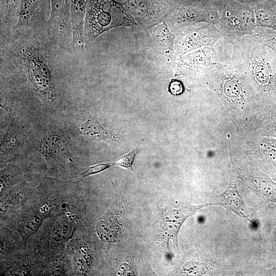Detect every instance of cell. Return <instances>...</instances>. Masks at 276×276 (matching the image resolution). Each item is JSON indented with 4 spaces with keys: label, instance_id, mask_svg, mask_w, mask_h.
Wrapping results in <instances>:
<instances>
[{
    "label": "cell",
    "instance_id": "obj_1",
    "mask_svg": "<svg viewBox=\"0 0 276 276\" xmlns=\"http://www.w3.org/2000/svg\"><path fill=\"white\" fill-rule=\"evenodd\" d=\"M217 6L223 37L232 40L251 35L256 27L253 7L235 0H222Z\"/></svg>",
    "mask_w": 276,
    "mask_h": 276
},
{
    "label": "cell",
    "instance_id": "obj_2",
    "mask_svg": "<svg viewBox=\"0 0 276 276\" xmlns=\"http://www.w3.org/2000/svg\"><path fill=\"white\" fill-rule=\"evenodd\" d=\"M20 55L30 80L39 95L45 100H54L55 94L51 72L42 55L33 47L22 49Z\"/></svg>",
    "mask_w": 276,
    "mask_h": 276
},
{
    "label": "cell",
    "instance_id": "obj_3",
    "mask_svg": "<svg viewBox=\"0 0 276 276\" xmlns=\"http://www.w3.org/2000/svg\"><path fill=\"white\" fill-rule=\"evenodd\" d=\"M222 37L223 34L216 24H206L183 33L178 42V50L183 54L199 48L212 47Z\"/></svg>",
    "mask_w": 276,
    "mask_h": 276
},
{
    "label": "cell",
    "instance_id": "obj_4",
    "mask_svg": "<svg viewBox=\"0 0 276 276\" xmlns=\"http://www.w3.org/2000/svg\"><path fill=\"white\" fill-rule=\"evenodd\" d=\"M207 205L183 206L177 209H169L163 212L160 226L162 236L167 243L171 240L176 248L179 249L177 237L182 224L189 217Z\"/></svg>",
    "mask_w": 276,
    "mask_h": 276
},
{
    "label": "cell",
    "instance_id": "obj_5",
    "mask_svg": "<svg viewBox=\"0 0 276 276\" xmlns=\"http://www.w3.org/2000/svg\"><path fill=\"white\" fill-rule=\"evenodd\" d=\"M176 20L182 24L196 22L218 24L219 12L214 6H189L179 8L176 11Z\"/></svg>",
    "mask_w": 276,
    "mask_h": 276
},
{
    "label": "cell",
    "instance_id": "obj_6",
    "mask_svg": "<svg viewBox=\"0 0 276 276\" xmlns=\"http://www.w3.org/2000/svg\"><path fill=\"white\" fill-rule=\"evenodd\" d=\"M212 204H219L254 223L255 219L252 209L245 203L236 186H230L223 193L212 198Z\"/></svg>",
    "mask_w": 276,
    "mask_h": 276
},
{
    "label": "cell",
    "instance_id": "obj_7",
    "mask_svg": "<svg viewBox=\"0 0 276 276\" xmlns=\"http://www.w3.org/2000/svg\"><path fill=\"white\" fill-rule=\"evenodd\" d=\"M86 5L87 0H70L73 43L78 49L83 45L84 16Z\"/></svg>",
    "mask_w": 276,
    "mask_h": 276
},
{
    "label": "cell",
    "instance_id": "obj_8",
    "mask_svg": "<svg viewBox=\"0 0 276 276\" xmlns=\"http://www.w3.org/2000/svg\"><path fill=\"white\" fill-rule=\"evenodd\" d=\"M125 5L134 15L141 19H151L163 10V0H127Z\"/></svg>",
    "mask_w": 276,
    "mask_h": 276
},
{
    "label": "cell",
    "instance_id": "obj_9",
    "mask_svg": "<svg viewBox=\"0 0 276 276\" xmlns=\"http://www.w3.org/2000/svg\"><path fill=\"white\" fill-rule=\"evenodd\" d=\"M252 7L256 27L276 30V0H267Z\"/></svg>",
    "mask_w": 276,
    "mask_h": 276
},
{
    "label": "cell",
    "instance_id": "obj_10",
    "mask_svg": "<svg viewBox=\"0 0 276 276\" xmlns=\"http://www.w3.org/2000/svg\"><path fill=\"white\" fill-rule=\"evenodd\" d=\"M50 21L59 32L63 33L69 26L70 0H51Z\"/></svg>",
    "mask_w": 276,
    "mask_h": 276
},
{
    "label": "cell",
    "instance_id": "obj_11",
    "mask_svg": "<svg viewBox=\"0 0 276 276\" xmlns=\"http://www.w3.org/2000/svg\"><path fill=\"white\" fill-rule=\"evenodd\" d=\"M88 6L86 27L87 30H88L90 32L97 24L100 25L102 30L103 27L107 26L110 21L109 12L104 10L103 5L98 0L90 1Z\"/></svg>",
    "mask_w": 276,
    "mask_h": 276
},
{
    "label": "cell",
    "instance_id": "obj_12",
    "mask_svg": "<svg viewBox=\"0 0 276 276\" xmlns=\"http://www.w3.org/2000/svg\"><path fill=\"white\" fill-rule=\"evenodd\" d=\"M41 0H22L19 8L17 27H22L30 22L39 9Z\"/></svg>",
    "mask_w": 276,
    "mask_h": 276
},
{
    "label": "cell",
    "instance_id": "obj_13",
    "mask_svg": "<svg viewBox=\"0 0 276 276\" xmlns=\"http://www.w3.org/2000/svg\"><path fill=\"white\" fill-rule=\"evenodd\" d=\"M22 142V138L18 131L10 128L2 142L1 151L6 153L18 151Z\"/></svg>",
    "mask_w": 276,
    "mask_h": 276
},
{
    "label": "cell",
    "instance_id": "obj_14",
    "mask_svg": "<svg viewBox=\"0 0 276 276\" xmlns=\"http://www.w3.org/2000/svg\"><path fill=\"white\" fill-rule=\"evenodd\" d=\"M156 39L159 45L163 48L171 51L172 48L173 37L165 25L158 28L155 33Z\"/></svg>",
    "mask_w": 276,
    "mask_h": 276
},
{
    "label": "cell",
    "instance_id": "obj_15",
    "mask_svg": "<svg viewBox=\"0 0 276 276\" xmlns=\"http://www.w3.org/2000/svg\"><path fill=\"white\" fill-rule=\"evenodd\" d=\"M222 88L224 95L228 97L236 98L239 96L241 93L239 85L232 79L225 81Z\"/></svg>",
    "mask_w": 276,
    "mask_h": 276
},
{
    "label": "cell",
    "instance_id": "obj_16",
    "mask_svg": "<svg viewBox=\"0 0 276 276\" xmlns=\"http://www.w3.org/2000/svg\"><path fill=\"white\" fill-rule=\"evenodd\" d=\"M138 151V148L134 149L120 158L113 165L132 170V165Z\"/></svg>",
    "mask_w": 276,
    "mask_h": 276
},
{
    "label": "cell",
    "instance_id": "obj_17",
    "mask_svg": "<svg viewBox=\"0 0 276 276\" xmlns=\"http://www.w3.org/2000/svg\"><path fill=\"white\" fill-rule=\"evenodd\" d=\"M113 164L102 163L89 167L84 169L81 173V175L83 177H85L100 173L109 168Z\"/></svg>",
    "mask_w": 276,
    "mask_h": 276
},
{
    "label": "cell",
    "instance_id": "obj_18",
    "mask_svg": "<svg viewBox=\"0 0 276 276\" xmlns=\"http://www.w3.org/2000/svg\"><path fill=\"white\" fill-rule=\"evenodd\" d=\"M20 0H5V17H10L14 12Z\"/></svg>",
    "mask_w": 276,
    "mask_h": 276
},
{
    "label": "cell",
    "instance_id": "obj_19",
    "mask_svg": "<svg viewBox=\"0 0 276 276\" xmlns=\"http://www.w3.org/2000/svg\"><path fill=\"white\" fill-rule=\"evenodd\" d=\"M169 91L174 95H179L183 91V87L181 83L177 80L171 82L169 85Z\"/></svg>",
    "mask_w": 276,
    "mask_h": 276
},
{
    "label": "cell",
    "instance_id": "obj_20",
    "mask_svg": "<svg viewBox=\"0 0 276 276\" xmlns=\"http://www.w3.org/2000/svg\"><path fill=\"white\" fill-rule=\"evenodd\" d=\"M236 1L239 2L240 3L246 4H250L255 3V4L262 3L263 2H265L267 0H235Z\"/></svg>",
    "mask_w": 276,
    "mask_h": 276
}]
</instances>
